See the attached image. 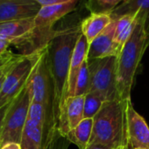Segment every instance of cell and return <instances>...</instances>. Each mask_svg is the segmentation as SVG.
<instances>
[{"label":"cell","mask_w":149,"mask_h":149,"mask_svg":"<svg viewBox=\"0 0 149 149\" xmlns=\"http://www.w3.org/2000/svg\"><path fill=\"white\" fill-rule=\"evenodd\" d=\"M81 34L80 25L55 30L54 36L47 45L49 69L54 86V118L57 129L68 97L72 54Z\"/></svg>","instance_id":"cell-1"},{"label":"cell","mask_w":149,"mask_h":149,"mask_svg":"<svg viewBox=\"0 0 149 149\" xmlns=\"http://www.w3.org/2000/svg\"><path fill=\"white\" fill-rule=\"evenodd\" d=\"M131 100L105 101L93 118L89 144H101L111 149H132L127 130V104Z\"/></svg>","instance_id":"cell-2"},{"label":"cell","mask_w":149,"mask_h":149,"mask_svg":"<svg viewBox=\"0 0 149 149\" xmlns=\"http://www.w3.org/2000/svg\"><path fill=\"white\" fill-rule=\"evenodd\" d=\"M149 46V27L143 19H137L136 26L124 44L118 56L117 89L120 100H131V92L142 57Z\"/></svg>","instance_id":"cell-3"},{"label":"cell","mask_w":149,"mask_h":149,"mask_svg":"<svg viewBox=\"0 0 149 149\" xmlns=\"http://www.w3.org/2000/svg\"><path fill=\"white\" fill-rule=\"evenodd\" d=\"M41 50V49H40ZM40 50L31 54H21L14 61L6 73L0 91V108L14 100L31 79Z\"/></svg>","instance_id":"cell-4"},{"label":"cell","mask_w":149,"mask_h":149,"mask_svg":"<svg viewBox=\"0 0 149 149\" xmlns=\"http://www.w3.org/2000/svg\"><path fill=\"white\" fill-rule=\"evenodd\" d=\"M91 74V92L99 95L104 101L119 99L117 89L118 56L88 60Z\"/></svg>","instance_id":"cell-5"},{"label":"cell","mask_w":149,"mask_h":149,"mask_svg":"<svg viewBox=\"0 0 149 149\" xmlns=\"http://www.w3.org/2000/svg\"><path fill=\"white\" fill-rule=\"evenodd\" d=\"M31 103L32 93L29 81L26 86L13 100L6 116L0 136V148L10 142L20 144L22 133L28 118Z\"/></svg>","instance_id":"cell-6"},{"label":"cell","mask_w":149,"mask_h":149,"mask_svg":"<svg viewBox=\"0 0 149 149\" xmlns=\"http://www.w3.org/2000/svg\"><path fill=\"white\" fill-rule=\"evenodd\" d=\"M30 86L32 101L43 104L46 107L49 117L54 124V86L49 69L47 46L40 52L38 61L30 80Z\"/></svg>","instance_id":"cell-7"},{"label":"cell","mask_w":149,"mask_h":149,"mask_svg":"<svg viewBox=\"0 0 149 149\" xmlns=\"http://www.w3.org/2000/svg\"><path fill=\"white\" fill-rule=\"evenodd\" d=\"M34 27V18L1 22L0 38L8 40L21 52V54H28Z\"/></svg>","instance_id":"cell-8"},{"label":"cell","mask_w":149,"mask_h":149,"mask_svg":"<svg viewBox=\"0 0 149 149\" xmlns=\"http://www.w3.org/2000/svg\"><path fill=\"white\" fill-rule=\"evenodd\" d=\"M40 8L36 0H0V23L35 18Z\"/></svg>","instance_id":"cell-9"},{"label":"cell","mask_w":149,"mask_h":149,"mask_svg":"<svg viewBox=\"0 0 149 149\" xmlns=\"http://www.w3.org/2000/svg\"><path fill=\"white\" fill-rule=\"evenodd\" d=\"M127 130L132 149H149V127L131 101L127 104Z\"/></svg>","instance_id":"cell-10"},{"label":"cell","mask_w":149,"mask_h":149,"mask_svg":"<svg viewBox=\"0 0 149 149\" xmlns=\"http://www.w3.org/2000/svg\"><path fill=\"white\" fill-rule=\"evenodd\" d=\"M117 21L113 20L91 44L87 60L118 56L120 49L114 40Z\"/></svg>","instance_id":"cell-11"},{"label":"cell","mask_w":149,"mask_h":149,"mask_svg":"<svg viewBox=\"0 0 149 149\" xmlns=\"http://www.w3.org/2000/svg\"><path fill=\"white\" fill-rule=\"evenodd\" d=\"M84 96H74L66 99L59 121L58 130L66 136L84 119Z\"/></svg>","instance_id":"cell-12"},{"label":"cell","mask_w":149,"mask_h":149,"mask_svg":"<svg viewBox=\"0 0 149 149\" xmlns=\"http://www.w3.org/2000/svg\"><path fill=\"white\" fill-rule=\"evenodd\" d=\"M89 47H90V44H89L87 39L82 33L77 42L76 47H74V52L72 54V58H71V61H70V68H69V74H68V97H74L78 74H79L82 65L87 60Z\"/></svg>","instance_id":"cell-13"},{"label":"cell","mask_w":149,"mask_h":149,"mask_svg":"<svg viewBox=\"0 0 149 149\" xmlns=\"http://www.w3.org/2000/svg\"><path fill=\"white\" fill-rule=\"evenodd\" d=\"M124 15H132L136 19H143L149 27V0H125L111 14L113 20Z\"/></svg>","instance_id":"cell-14"},{"label":"cell","mask_w":149,"mask_h":149,"mask_svg":"<svg viewBox=\"0 0 149 149\" xmlns=\"http://www.w3.org/2000/svg\"><path fill=\"white\" fill-rule=\"evenodd\" d=\"M112 19L111 14L106 13H91L80 24L82 33L91 44L103 31L111 24Z\"/></svg>","instance_id":"cell-15"},{"label":"cell","mask_w":149,"mask_h":149,"mask_svg":"<svg viewBox=\"0 0 149 149\" xmlns=\"http://www.w3.org/2000/svg\"><path fill=\"white\" fill-rule=\"evenodd\" d=\"M22 149H43L44 127L40 124L27 118L20 141Z\"/></svg>","instance_id":"cell-16"},{"label":"cell","mask_w":149,"mask_h":149,"mask_svg":"<svg viewBox=\"0 0 149 149\" xmlns=\"http://www.w3.org/2000/svg\"><path fill=\"white\" fill-rule=\"evenodd\" d=\"M93 130V118H84L78 125L71 129L66 135L70 143L79 149H85L91 140Z\"/></svg>","instance_id":"cell-17"},{"label":"cell","mask_w":149,"mask_h":149,"mask_svg":"<svg viewBox=\"0 0 149 149\" xmlns=\"http://www.w3.org/2000/svg\"><path fill=\"white\" fill-rule=\"evenodd\" d=\"M116 21L117 24L114 40L121 51L124 44L127 41L133 32L137 24V19L135 16L124 15L118 18Z\"/></svg>","instance_id":"cell-18"},{"label":"cell","mask_w":149,"mask_h":149,"mask_svg":"<svg viewBox=\"0 0 149 149\" xmlns=\"http://www.w3.org/2000/svg\"><path fill=\"white\" fill-rule=\"evenodd\" d=\"M125 0H88L87 9L91 13H111Z\"/></svg>","instance_id":"cell-19"},{"label":"cell","mask_w":149,"mask_h":149,"mask_svg":"<svg viewBox=\"0 0 149 149\" xmlns=\"http://www.w3.org/2000/svg\"><path fill=\"white\" fill-rule=\"evenodd\" d=\"M104 99L94 92H88L84 96V118H93L102 108Z\"/></svg>","instance_id":"cell-20"},{"label":"cell","mask_w":149,"mask_h":149,"mask_svg":"<svg viewBox=\"0 0 149 149\" xmlns=\"http://www.w3.org/2000/svg\"><path fill=\"white\" fill-rule=\"evenodd\" d=\"M91 90V74L88 66V60H86L81 67L79 71L76 89L74 96H85Z\"/></svg>","instance_id":"cell-21"},{"label":"cell","mask_w":149,"mask_h":149,"mask_svg":"<svg viewBox=\"0 0 149 149\" xmlns=\"http://www.w3.org/2000/svg\"><path fill=\"white\" fill-rule=\"evenodd\" d=\"M69 145L70 142L67 137L55 129L45 142L43 149H68Z\"/></svg>","instance_id":"cell-22"},{"label":"cell","mask_w":149,"mask_h":149,"mask_svg":"<svg viewBox=\"0 0 149 149\" xmlns=\"http://www.w3.org/2000/svg\"><path fill=\"white\" fill-rule=\"evenodd\" d=\"M13 100L12 102H10L9 104H6L5 106H3L2 108H0V136H1V132H2V129H3V125H4V121L6 118V116L13 104Z\"/></svg>","instance_id":"cell-23"},{"label":"cell","mask_w":149,"mask_h":149,"mask_svg":"<svg viewBox=\"0 0 149 149\" xmlns=\"http://www.w3.org/2000/svg\"><path fill=\"white\" fill-rule=\"evenodd\" d=\"M72 0H36V2L42 7V6H54V5H60V4H64L68 3Z\"/></svg>","instance_id":"cell-24"},{"label":"cell","mask_w":149,"mask_h":149,"mask_svg":"<svg viewBox=\"0 0 149 149\" xmlns=\"http://www.w3.org/2000/svg\"><path fill=\"white\" fill-rule=\"evenodd\" d=\"M19 54H16V56H15L13 59H12L11 61H9L4 63V64H2V65H0V78H1V77L4 76V74L8 71V69L11 68V66L13 65V63L14 62V61L19 57Z\"/></svg>","instance_id":"cell-25"},{"label":"cell","mask_w":149,"mask_h":149,"mask_svg":"<svg viewBox=\"0 0 149 149\" xmlns=\"http://www.w3.org/2000/svg\"><path fill=\"white\" fill-rule=\"evenodd\" d=\"M10 46H12V44L8 40L0 38V55H3L6 52H8V48Z\"/></svg>","instance_id":"cell-26"},{"label":"cell","mask_w":149,"mask_h":149,"mask_svg":"<svg viewBox=\"0 0 149 149\" xmlns=\"http://www.w3.org/2000/svg\"><path fill=\"white\" fill-rule=\"evenodd\" d=\"M16 56V54L11 52V51H8L6 52L5 54L3 55H0V65H2L9 61H11L12 59H13L14 57Z\"/></svg>","instance_id":"cell-27"},{"label":"cell","mask_w":149,"mask_h":149,"mask_svg":"<svg viewBox=\"0 0 149 149\" xmlns=\"http://www.w3.org/2000/svg\"><path fill=\"white\" fill-rule=\"evenodd\" d=\"M0 149H22L21 146L19 143H16V142H10L7 143L6 145H4Z\"/></svg>","instance_id":"cell-28"},{"label":"cell","mask_w":149,"mask_h":149,"mask_svg":"<svg viewBox=\"0 0 149 149\" xmlns=\"http://www.w3.org/2000/svg\"><path fill=\"white\" fill-rule=\"evenodd\" d=\"M85 149H111V148L101 144H89Z\"/></svg>","instance_id":"cell-29"},{"label":"cell","mask_w":149,"mask_h":149,"mask_svg":"<svg viewBox=\"0 0 149 149\" xmlns=\"http://www.w3.org/2000/svg\"><path fill=\"white\" fill-rule=\"evenodd\" d=\"M12 67V66H11ZM9 70V69H8ZM7 73V72H6ZM6 73L4 74V76L0 78V91H1V90H2V86H3V84H4V82H5V79H6Z\"/></svg>","instance_id":"cell-30"}]
</instances>
